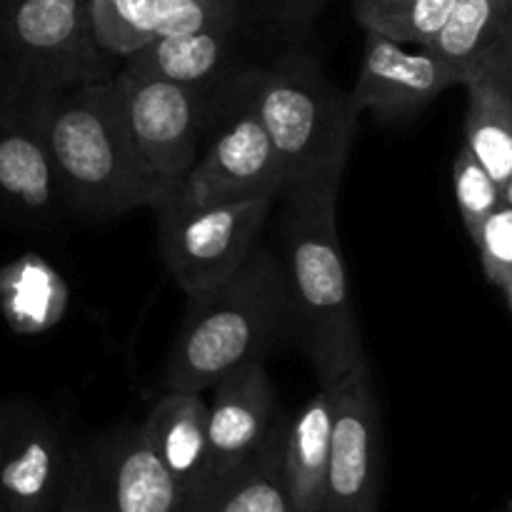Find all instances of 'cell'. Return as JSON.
I'll list each match as a JSON object with an SVG mask.
<instances>
[{"mask_svg": "<svg viewBox=\"0 0 512 512\" xmlns=\"http://www.w3.org/2000/svg\"><path fill=\"white\" fill-rule=\"evenodd\" d=\"M348 160H335L280 193V273L285 335L310 360L320 388H333L368 360L338 235V193Z\"/></svg>", "mask_w": 512, "mask_h": 512, "instance_id": "obj_1", "label": "cell"}, {"mask_svg": "<svg viewBox=\"0 0 512 512\" xmlns=\"http://www.w3.org/2000/svg\"><path fill=\"white\" fill-rule=\"evenodd\" d=\"M38 118L73 215L115 218L165 198L130 148L113 75L43 95Z\"/></svg>", "mask_w": 512, "mask_h": 512, "instance_id": "obj_2", "label": "cell"}, {"mask_svg": "<svg viewBox=\"0 0 512 512\" xmlns=\"http://www.w3.org/2000/svg\"><path fill=\"white\" fill-rule=\"evenodd\" d=\"M280 335H285L283 273L278 255L258 245L230 278L188 298L165 363V390L203 395L230 370L263 363Z\"/></svg>", "mask_w": 512, "mask_h": 512, "instance_id": "obj_3", "label": "cell"}, {"mask_svg": "<svg viewBox=\"0 0 512 512\" xmlns=\"http://www.w3.org/2000/svg\"><path fill=\"white\" fill-rule=\"evenodd\" d=\"M245 93L268 133L285 188L350 158L358 118L313 53L293 48L245 75Z\"/></svg>", "mask_w": 512, "mask_h": 512, "instance_id": "obj_4", "label": "cell"}, {"mask_svg": "<svg viewBox=\"0 0 512 512\" xmlns=\"http://www.w3.org/2000/svg\"><path fill=\"white\" fill-rule=\"evenodd\" d=\"M90 0H0V80L48 95L103 80L120 63L95 45Z\"/></svg>", "mask_w": 512, "mask_h": 512, "instance_id": "obj_5", "label": "cell"}, {"mask_svg": "<svg viewBox=\"0 0 512 512\" xmlns=\"http://www.w3.org/2000/svg\"><path fill=\"white\" fill-rule=\"evenodd\" d=\"M275 200L190 205L168 193L153 205L163 263L188 298L223 283L255 253Z\"/></svg>", "mask_w": 512, "mask_h": 512, "instance_id": "obj_6", "label": "cell"}, {"mask_svg": "<svg viewBox=\"0 0 512 512\" xmlns=\"http://www.w3.org/2000/svg\"><path fill=\"white\" fill-rule=\"evenodd\" d=\"M113 85L130 148L148 178L168 195L208 138L213 90L170 83L125 65L113 73Z\"/></svg>", "mask_w": 512, "mask_h": 512, "instance_id": "obj_7", "label": "cell"}, {"mask_svg": "<svg viewBox=\"0 0 512 512\" xmlns=\"http://www.w3.org/2000/svg\"><path fill=\"white\" fill-rule=\"evenodd\" d=\"M55 512H185V498L138 425H120L75 440Z\"/></svg>", "mask_w": 512, "mask_h": 512, "instance_id": "obj_8", "label": "cell"}, {"mask_svg": "<svg viewBox=\"0 0 512 512\" xmlns=\"http://www.w3.org/2000/svg\"><path fill=\"white\" fill-rule=\"evenodd\" d=\"M235 108L220 128L208 135L200 155L178 185L170 190L190 205L235 203L250 198H280L283 175L268 133L250 108L245 78L235 85Z\"/></svg>", "mask_w": 512, "mask_h": 512, "instance_id": "obj_9", "label": "cell"}, {"mask_svg": "<svg viewBox=\"0 0 512 512\" xmlns=\"http://www.w3.org/2000/svg\"><path fill=\"white\" fill-rule=\"evenodd\" d=\"M328 390L333 400V438L320 512H378L383 430L370 360Z\"/></svg>", "mask_w": 512, "mask_h": 512, "instance_id": "obj_10", "label": "cell"}, {"mask_svg": "<svg viewBox=\"0 0 512 512\" xmlns=\"http://www.w3.org/2000/svg\"><path fill=\"white\" fill-rule=\"evenodd\" d=\"M40 98L0 80V213L28 228H53L73 213L40 128Z\"/></svg>", "mask_w": 512, "mask_h": 512, "instance_id": "obj_11", "label": "cell"}, {"mask_svg": "<svg viewBox=\"0 0 512 512\" xmlns=\"http://www.w3.org/2000/svg\"><path fill=\"white\" fill-rule=\"evenodd\" d=\"M73 445L40 405L20 398L0 403V510H58Z\"/></svg>", "mask_w": 512, "mask_h": 512, "instance_id": "obj_12", "label": "cell"}, {"mask_svg": "<svg viewBox=\"0 0 512 512\" xmlns=\"http://www.w3.org/2000/svg\"><path fill=\"white\" fill-rule=\"evenodd\" d=\"M458 70L430 50L395 43L365 30L358 80L348 95L350 113L370 110L380 120H400L420 113L443 90L458 85Z\"/></svg>", "mask_w": 512, "mask_h": 512, "instance_id": "obj_13", "label": "cell"}, {"mask_svg": "<svg viewBox=\"0 0 512 512\" xmlns=\"http://www.w3.org/2000/svg\"><path fill=\"white\" fill-rule=\"evenodd\" d=\"M278 423L275 388L263 363L240 365L223 375L213 385V405H208L210 485L253 458Z\"/></svg>", "mask_w": 512, "mask_h": 512, "instance_id": "obj_14", "label": "cell"}, {"mask_svg": "<svg viewBox=\"0 0 512 512\" xmlns=\"http://www.w3.org/2000/svg\"><path fill=\"white\" fill-rule=\"evenodd\" d=\"M468 90L465 148L512 203V33L460 70Z\"/></svg>", "mask_w": 512, "mask_h": 512, "instance_id": "obj_15", "label": "cell"}, {"mask_svg": "<svg viewBox=\"0 0 512 512\" xmlns=\"http://www.w3.org/2000/svg\"><path fill=\"white\" fill-rule=\"evenodd\" d=\"M138 430L183 493L185 508L193 505L210 485L208 405L200 393L165 390Z\"/></svg>", "mask_w": 512, "mask_h": 512, "instance_id": "obj_16", "label": "cell"}, {"mask_svg": "<svg viewBox=\"0 0 512 512\" xmlns=\"http://www.w3.org/2000/svg\"><path fill=\"white\" fill-rule=\"evenodd\" d=\"M333 438V400L320 388L290 420L280 423V470L295 512H320Z\"/></svg>", "mask_w": 512, "mask_h": 512, "instance_id": "obj_17", "label": "cell"}, {"mask_svg": "<svg viewBox=\"0 0 512 512\" xmlns=\"http://www.w3.org/2000/svg\"><path fill=\"white\" fill-rule=\"evenodd\" d=\"M238 30L240 23H230L185 35H158L120 65L170 83L213 90L233 60Z\"/></svg>", "mask_w": 512, "mask_h": 512, "instance_id": "obj_18", "label": "cell"}, {"mask_svg": "<svg viewBox=\"0 0 512 512\" xmlns=\"http://www.w3.org/2000/svg\"><path fill=\"white\" fill-rule=\"evenodd\" d=\"M68 303V285L40 255L25 253L0 270V308L13 333H48L63 320Z\"/></svg>", "mask_w": 512, "mask_h": 512, "instance_id": "obj_19", "label": "cell"}, {"mask_svg": "<svg viewBox=\"0 0 512 512\" xmlns=\"http://www.w3.org/2000/svg\"><path fill=\"white\" fill-rule=\"evenodd\" d=\"M280 423L253 458L215 480L185 512H295L280 470Z\"/></svg>", "mask_w": 512, "mask_h": 512, "instance_id": "obj_20", "label": "cell"}, {"mask_svg": "<svg viewBox=\"0 0 512 512\" xmlns=\"http://www.w3.org/2000/svg\"><path fill=\"white\" fill-rule=\"evenodd\" d=\"M512 33V0H455L425 50L460 70ZM460 83V80H458Z\"/></svg>", "mask_w": 512, "mask_h": 512, "instance_id": "obj_21", "label": "cell"}, {"mask_svg": "<svg viewBox=\"0 0 512 512\" xmlns=\"http://www.w3.org/2000/svg\"><path fill=\"white\" fill-rule=\"evenodd\" d=\"M455 0H353L350 13L368 33L425 48L453 10Z\"/></svg>", "mask_w": 512, "mask_h": 512, "instance_id": "obj_22", "label": "cell"}, {"mask_svg": "<svg viewBox=\"0 0 512 512\" xmlns=\"http://www.w3.org/2000/svg\"><path fill=\"white\" fill-rule=\"evenodd\" d=\"M88 18L95 45L115 63L155 38L148 0H90Z\"/></svg>", "mask_w": 512, "mask_h": 512, "instance_id": "obj_23", "label": "cell"}, {"mask_svg": "<svg viewBox=\"0 0 512 512\" xmlns=\"http://www.w3.org/2000/svg\"><path fill=\"white\" fill-rule=\"evenodd\" d=\"M453 190L455 200H458L460 218H463L465 225V233L470 235V240L475 238L480 225L485 223V218H488L500 203H510V200H503L495 180L485 173L483 165L475 160V155L470 153L465 145L458 150V155H455Z\"/></svg>", "mask_w": 512, "mask_h": 512, "instance_id": "obj_24", "label": "cell"}, {"mask_svg": "<svg viewBox=\"0 0 512 512\" xmlns=\"http://www.w3.org/2000/svg\"><path fill=\"white\" fill-rule=\"evenodd\" d=\"M148 5L155 38L240 23L238 0H148Z\"/></svg>", "mask_w": 512, "mask_h": 512, "instance_id": "obj_25", "label": "cell"}, {"mask_svg": "<svg viewBox=\"0 0 512 512\" xmlns=\"http://www.w3.org/2000/svg\"><path fill=\"white\" fill-rule=\"evenodd\" d=\"M485 280L512 308V203H500L473 238Z\"/></svg>", "mask_w": 512, "mask_h": 512, "instance_id": "obj_26", "label": "cell"}, {"mask_svg": "<svg viewBox=\"0 0 512 512\" xmlns=\"http://www.w3.org/2000/svg\"><path fill=\"white\" fill-rule=\"evenodd\" d=\"M258 5L290 38L293 35L295 38H303L313 28L318 15L323 13L328 0H258Z\"/></svg>", "mask_w": 512, "mask_h": 512, "instance_id": "obj_27", "label": "cell"}, {"mask_svg": "<svg viewBox=\"0 0 512 512\" xmlns=\"http://www.w3.org/2000/svg\"><path fill=\"white\" fill-rule=\"evenodd\" d=\"M498 512H512V500L510 498H505L503 500V505H500V510Z\"/></svg>", "mask_w": 512, "mask_h": 512, "instance_id": "obj_28", "label": "cell"}, {"mask_svg": "<svg viewBox=\"0 0 512 512\" xmlns=\"http://www.w3.org/2000/svg\"><path fill=\"white\" fill-rule=\"evenodd\" d=\"M0 512H3V510H0Z\"/></svg>", "mask_w": 512, "mask_h": 512, "instance_id": "obj_29", "label": "cell"}]
</instances>
